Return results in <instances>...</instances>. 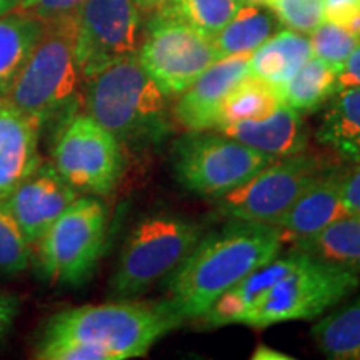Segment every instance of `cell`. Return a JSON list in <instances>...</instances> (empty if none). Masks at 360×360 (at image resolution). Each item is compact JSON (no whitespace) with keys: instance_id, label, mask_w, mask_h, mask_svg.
<instances>
[{"instance_id":"32","label":"cell","mask_w":360,"mask_h":360,"mask_svg":"<svg viewBox=\"0 0 360 360\" xmlns=\"http://www.w3.org/2000/svg\"><path fill=\"white\" fill-rule=\"evenodd\" d=\"M340 195L349 214H360V162L340 175Z\"/></svg>"},{"instance_id":"2","label":"cell","mask_w":360,"mask_h":360,"mask_svg":"<svg viewBox=\"0 0 360 360\" xmlns=\"http://www.w3.org/2000/svg\"><path fill=\"white\" fill-rule=\"evenodd\" d=\"M182 322L169 300L82 305L53 315L42 339L75 340L101 350L105 360H125L146 355Z\"/></svg>"},{"instance_id":"26","label":"cell","mask_w":360,"mask_h":360,"mask_svg":"<svg viewBox=\"0 0 360 360\" xmlns=\"http://www.w3.org/2000/svg\"><path fill=\"white\" fill-rule=\"evenodd\" d=\"M282 103L278 89L254 75H247L236 89L225 97L220 109L217 127L222 129L229 124L242 120H259L274 114Z\"/></svg>"},{"instance_id":"27","label":"cell","mask_w":360,"mask_h":360,"mask_svg":"<svg viewBox=\"0 0 360 360\" xmlns=\"http://www.w3.org/2000/svg\"><path fill=\"white\" fill-rule=\"evenodd\" d=\"M242 4L244 0H167L159 11L177 17L205 37L214 39Z\"/></svg>"},{"instance_id":"30","label":"cell","mask_w":360,"mask_h":360,"mask_svg":"<svg viewBox=\"0 0 360 360\" xmlns=\"http://www.w3.org/2000/svg\"><path fill=\"white\" fill-rule=\"evenodd\" d=\"M265 7L287 29L300 34H310L323 20V0H267Z\"/></svg>"},{"instance_id":"23","label":"cell","mask_w":360,"mask_h":360,"mask_svg":"<svg viewBox=\"0 0 360 360\" xmlns=\"http://www.w3.org/2000/svg\"><path fill=\"white\" fill-rule=\"evenodd\" d=\"M299 250L360 272V214H349L315 236L299 240Z\"/></svg>"},{"instance_id":"8","label":"cell","mask_w":360,"mask_h":360,"mask_svg":"<svg viewBox=\"0 0 360 360\" xmlns=\"http://www.w3.org/2000/svg\"><path fill=\"white\" fill-rule=\"evenodd\" d=\"M360 285L359 272L305 254L302 262L283 276L245 326L265 328L281 322L309 321L347 299Z\"/></svg>"},{"instance_id":"20","label":"cell","mask_w":360,"mask_h":360,"mask_svg":"<svg viewBox=\"0 0 360 360\" xmlns=\"http://www.w3.org/2000/svg\"><path fill=\"white\" fill-rule=\"evenodd\" d=\"M317 141L342 159L360 162V85L339 89L323 112Z\"/></svg>"},{"instance_id":"19","label":"cell","mask_w":360,"mask_h":360,"mask_svg":"<svg viewBox=\"0 0 360 360\" xmlns=\"http://www.w3.org/2000/svg\"><path fill=\"white\" fill-rule=\"evenodd\" d=\"M312 57L309 37L292 29L278 30L250 53V75L281 89Z\"/></svg>"},{"instance_id":"4","label":"cell","mask_w":360,"mask_h":360,"mask_svg":"<svg viewBox=\"0 0 360 360\" xmlns=\"http://www.w3.org/2000/svg\"><path fill=\"white\" fill-rule=\"evenodd\" d=\"M82 80L74 53V17L45 24L44 34L4 97L42 125L72 109Z\"/></svg>"},{"instance_id":"21","label":"cell","mask_w":360,"mask_h":360,"mask_svg":"<svg viewBox=\"0 0 360 360\" xmlns=\"http://www.w3.org/2000/svg\"><path fill=\"white\" fill-rule=\"evenodd\" d=\"M45 24L19 12L0 15V98L8 89L44 34Z\"/></svg>"},{"instance_id":"29","label":"cell","mask_w":360,"mask_h":360,"mask_svg":"<svg viewBox=\"0 0 360 360\" xmlns=\"http://www.w3.org/2000/svg\"><path fill=\"white\" fill-rule=\"evenodd\" d=\"M34 245L27 240L6 205L0 202V274H17L29 267Z\"/></svg>"},{"instance_id":"15","label":"cell","mask_w":360,"mask_h":360,"mask_svg":"<svg viewBox=\"0 0 360 360\" xmlns=\"http://www.w3.org/2000/svg\"><path fill=\"white\" fill-rule=\"evenodd\" d=\"M40 129L42 125L37 120L0 98V202L42 164Z\"/></svg>"},{"instance_id":"5","label":"cell","mask_w":360,"mask_h":360,"mask_svg":"<svg viewBox=\"0 0 360 360\" xmlns=\"http://www.w3.org/2000/svg\"><path fill=\"white\" fill-rule=\"evenodd\" d=\"M202 227L184 217L159 214L139 222L125 240L112 277V294L130 299L170 277L200 240Z\"/></svg>"},{"instance_id":"39","label":"cell","mask_w":360,"mask_h":360,"mask_svg":"<svg viewBox=\"0 0 360 360\" xmlns=\"http://www.w3.org/2000/svg\"><path fill=\"white\" fill-rule=\"evenodd\" d=\"M247 4H255V6H265L267 4V0H244Z\"/></svg>"},{"instance_id":"34","label":"cell","mask_w":360,"mask_h":360,"mask_svg":"<svg viewBox=\"0 0 360 360\" xmlns=\"http://www.w3.org/2000/svg\"><path fill=\"white\" fill-rule=\"evenodd\" d=\"M352 85H360V42L337 75V90L352 87Z\"/></svg>"},{"instance_id":"28","label":"cell","mask_w":360,"mask_h":360,"mask_svg":"<svg viewBox=\"0 0 360 360\" xmlns=\"http://www.w3.org/2000/svg\"><path fill=\"white\" fill-rule=\"evenodd\" d=\"M310 47L312 56L327 62L334 69L340 70L350 53L359 45V37L345 29L344 25L330 20H322L310 32Z\"/></svg>"},{"instance_id":"38","label":"cell","mask_w":360,"mask_h":360,"mask_svg":"<svg viewBox=\"0 0 360 360\" xmlns=\"http://www.w3.org/2000/svg\"><path fill=\"white\" fill-rule=\"evenodd\" d=\"M17 2H19V0H0V15L11 12L12 8L15 7Z\"/></svg>"},{"instance_id":"9","label":"cell","mask_w":360,"mask_h":360,"mask_svg":"<svg viewBox=\"0 0 360 360\" xmlns=\"http://www.w3.org/2000/svg\"><path fill=\"white\" fill-rule=\"evenodd\" d=\"M52 165L77 192L107 195L122 175V143L89 114L69 115L57 132Z\"/></svg>"},{"instance_id":"35","label":"cell","mask_w":360,"mask_h":360,"mask_svg":"<svg viewBox=\"0 0 360 360\" xmlns=\"http://www.w3.org/2000/svg\"><path fill=\"white\" fill-rule=\"evenodd\" d=\"M17 315V300L0 292V339L11 330Z\"/></svg>"},{"instance_id":"3","label":"cell","mask_w":360,"mask_h":360,"mask_svg":"<svg viewBox=\"0 0 360 360\" xmlns=\"http://www.w3.org/2000/svg\"><path fill=\"white\" fill-rule=\"evenodd\" d=\"M85 84V114L122 146L154 143L170 132V97L147 74L137 53L109 65Z\"/></svg>"},{"instance_id":"17","label":"cell","mask_w":360,"mask_h":360,"mask_svg":"<svg viewBox=\"0 0 360 360\" xmlns=\"http://www.w3.org/2000/svg\"><path fill=\"white\" fill-rule=\"evenodd\" d=\"M340 175L335 169L326 170L277 220V227L304 240L349 215L340 195Z\"/></svg>"},{"instance_id":"31","label":"cell","mask_w":360,"mask_h":360,"mask_svg":"<svg viewBox=\"0 0 360 360\" xmlns=\"http://www.w3.org/2000/svg\"><path fill=\"white\" fill-rule=\"evenodd\" d=\"M85 2L87 0H19L12 11L49 24L74 17Z\"/></svg>"},{"instance_id":"24","label":"cell","mask_w":360,"mask_h":360,"mask_svg":"<svg viewBox=\"0 0 360 360\" xmlns=\"http://www.w3.org/2000/svg\"><path fill=\"white\" fill-rule=\"evenodd\" d=\"M339 70L317 57H310L285 85L278 89L282 102L299 112L319 110L337 92Z\"/></svg>"},{"instance_id":"6","label":"cell","mask_w":360,"mask_h":360,"mask_svg":"<svg viewBox=\"0 0 360 360\" xmlns=\"http://www.w3.org/2000/svg\"><path fill=\"white\" fill-rule=\"evenodd\" d=\"M272 160L276 159L231 135L199 130L175 142L172 167L175 179L186 191L220 199Z\"/></svg>"},{"instance_id":"16","label":"cell","mask_w":360,"mask_h":360,"mask_svg":"<svg viewBox=\"0 0 360 360\" xmlns=\"http://www.w3.org/2000/svg\"><path fill=\"white\" fill-rule=\"evenodd\" d=\"M305 252L297 250L270 260L257 270L249 274L244 281L233 285L207 312L202 315V322L207 327H224L231 323H242L245 326L250 314L262 304L265 295L283 276L294 270L302 262Z\"/></svg>"},{"instance_id":"36","label":"cell","mask_w":360,"mask_h":360,"mask_svg":"<svg viewBox=\"0 0 360 360\" xmlns=\"http://www.w3.org/2000/svg\"><path fill=\"white\" fill-rule=\"evenodd\" d=\"M252 359H255V360H289L292 357L278 352V350L270 349V347H267V345H259V347L255 349L254 355H252Z\"/></svg>"},{"instance_id":"37","label":"cell","mask_w":360,"mask_h":360,"mask_svg":"<svg viewBox=\"0 0 360 360\" xmlns=\"http://www.w3.org/2000/svg\"><path fill=\"white\" fill-rule=\"evenodd\" d=\"M137 4V7L143 12H150V11H159L160 7H164L167 4V0H134Z\"/></svg>"},{"instance_id":"10","label":"cell","mask_w":360,"mask_h":360,"mask_svg":"<svg viewBox=\"0 0 360 360\" xmlns=\"http://www.w3.org/2000/svg\"><path fill=\"white\" fill-rule=\"evenodd\" d=\"M330 167L304 152L276 159L240 187L217 202L220 215L231 220L276 225L294 202Z\"/></svg>"},{"instance_id":"25","label":"cell","mask_w":360,"mask_h":360,"mask_svg":"<svg viewBox=\"0 0 360 360\" xmlns=\"http://www.w3.org/2000/svg\"><path fill=\"white\" fill-rule=\"evenodd\" d=\"M321 352L332 360H360V295L312 328Z\"/></svg>"},{"instance_id":"14","label":"cell","mask_w":360,"mask_h":360,"mask_svg":"<svg viewBox=\"0 0 360 360\" xmlns=\"http://www.w3.org/2000/svg\"><path fill=\"white\" fill-rule=\"evenodd\" d=\"M77 199V191L52 164H40L2 202L27 240L35 245L58 215Z\"/></svg>"},{"instance_id":"7","label":"cell","mask_w":360,"mask_h":360,"mask_svg":"<svg viewBox=\"0 0 360 360\" xmlns=\"http://www.w3.org/2000/svg\"><path fill=\"white\" fill-rule=\"evenodd\" d=\"M105 237V207L94 197H77L34 245L44 276L58 285H82L101 259Z\"/></svg>"},{"instance_id":"22","label":"cell","mask_w":360,"mask_h":360,"mask_svg":"<svg viewBox=\"0 0 360 360\" xmlns=\"http://www.w3.org/2000/svg\"><path fill=\"white\" fill-rule=\"evenodd\" d=\"M277 29L278 19L269 7L244 2L212 42L219 58L252 53Z\"/></svg>"},{"instance_id":"11","label":"cell","mask_w":360,"mask_h":360,"mask_svg":"<svg viewBox=\"0 0 360 360\" xmlns=\"http://www.w3.org/2000/svg\"><path fill=\"white\" fill-rule=\"evenodd\" d=\"M137 57L169 97L182 94L219 58L212 39L164 11L148 22Z\"/></svg>"},{"instance_id":"18","label":"cell","mask_w":360,"mask_h":360,"mask_svg":"<svg viewBox=\"0 0 360 360\" xmlns=\"http://www.w3.org/2000/svg\"><path fill=\"white\" fill-rule=\"evenodd\" d=\"M219 132L231 135L238 142L257 148L274 159L300 154L307 147L302 114L283 102L265 119L229 124L219 129Z\"/></svg>"},{"instance_id":"13","label":"cell","mask_w":360,"mask_h":360,"mask_svg":"<svg viewBox=\"0 0 360 360\" xmlns=\"http://www.w3.org/2000/svg\"><path fill=\"white\" fill-rule=\"evenodd\" d=\"M250 53L220 57L179 94L174 119L188 132L214 130L225 97L250 75Z\"/></svg>"},{"instance_id":"12","label":"cell","mask_w":360,"mask_h":360,"mask_svg":"<svg viewBox=\"0 0 360 360\" xmlns=\"http://www.w3.org/2000/svg\"><path fill=\"white\" fill-rule=\"evenodd\" d=\"M141 12L134 0H87L79 8L74 15V53L82 80L137 53Z\"/></svg>"},{"instance_id":"1","label":"cell","mask_w":360,"mask_h":360,"mask_svg":"<svg viewBox=\"0 0 360 360\" xmlns=\"http://www.w3.org/2000/svg\"><path fill=\"white\" fill-rule=\"evenodd\" d=\"M283 232L277 225L232 220L202 236L167 282L169 302L186 319L202 317L225 292L278 255Z\"/></svg>"},{"instance_id":"33","label":"cell","mask_w":360,"mask_h":360,"mask_svg":"<svg viewBox=\"0 0 360 360\" xmlns=\"http://www.w3.org/2000/svg\"><path fill=\"white\" fill-rule=\"evenodd\" d=\"M360 12V0H323V20L344 25Z\"/></svg>"}]
</instances>
